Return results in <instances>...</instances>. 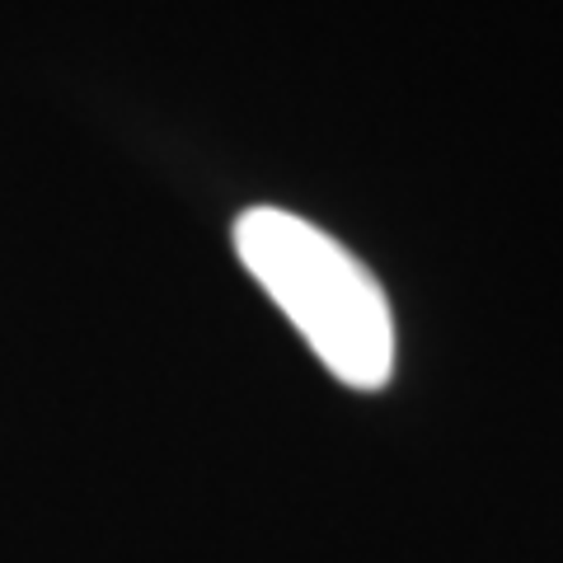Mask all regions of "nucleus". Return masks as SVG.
<instances>
[{
	"label": "nucleus",
	"instance_id": "1",
	"mask_svg": "<svg viewBox=\"0 0 563 563\" xmlns=\"http://www.w3.org/2000/svg\"><path fill=\"white\" fill-rule=\"evenodd\" d=\"M235 254L343 385H390L395 314L385 287L347 244L282 207H250L235 221Z\"/></svg>",
	"mask_w": 563,
	"mask_h": 563
}]
</instances>
